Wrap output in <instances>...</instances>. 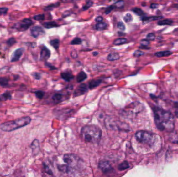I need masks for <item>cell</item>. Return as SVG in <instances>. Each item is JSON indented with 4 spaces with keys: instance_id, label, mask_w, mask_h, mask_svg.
I'll list each match as a JSON object with an SVG mask.
<instances>
[{
    "instance_id": "cell-1",
    "label": "cell",
    "mask_w": 178,
    "mask_h": 177,
    "mask_svg": "<svg viewBox=\"0 0 178 177\" xmlns=\"http://www.w3.org/2000/svg\"><path fill=\"white\" fill-rule=\"evenodd\" d=\"M153 112L155 125L160 131L171 132L174 130L175 121L172 113L157 107H154Z\"/></svg>"
},
{
    "instance_id": "cell-2",
    "label": "cell",
    "mask_w": 178,
    "mask_h": 177,
    "mask_svg": "<svg viewBox=\"0 0 178 177\" xmlns=\"http://www.w3.org/2000/svg\"><path fill=\"white\" fill-rule=\"evenodd\" d=\"M102 131L100 127L94 125L83 126L80 132V136L85 142L97 144L101 139Z\"/></svg>"
},
{
    "instance_id": "cell-3",
    "label": "cell",
    "mask_w": 178,
    "mask_h": 177,
    "mask_svg": "<svg viewBox=\"0 0 178 177\" xmlns=\"http://www.w3.org/2000/svg\"><path fill=\"white\" fill-rule=\"evenodd\" d=\"M31 121V119L30 117L26 116L14 121H9L3 123L0 126V128L3 131L10 132L28 125L30 123Z\"/></svg>"
},
{
    "instance_id": "cell-4",
    "label": "cell",
    "mask_w": 178,
    "mask_h": 177,
    "mask_svg": "<svg viewBox=\"0 0 178 177\" xmlns=\"http://www.w3.org/2000/svg\"><path fill=\"white\" fill-rule=\"evenodd\" d=\"M156 136L152 133L144 130L137 131L135 134V139L139 143L149 146L153 145L156 141Z\"/></svg>"
},
{
    "instance_id": "cell-5",
    "label": "cell",
    "mask_w": 178,
    "mask_h": 177,
    "mask_svg": "<svg viewBox=\"0 0 178 177\" xmlns=\"http://www.w3.org/2000/svg\"><path fill=\"white\" fill-rule=\"evenodd\" d=\"M63 160L71 169H79L83 166V160L75 154H65L63 156Z\"/></svg>"
},
{
    "instance_id": "cell-6",
    "label": "cell",
    "mask_w": 178,
    "mask_h": 177,
    "mask_svg": "<svg viewBox=\"0 0 178 177\" xmlns=\"http://www.w3.org/2000/svg\"><path fill=\"white\" fill-rule=\"evenodd\" d=\"M105 124L106 127L111 130H120V131H128L129 126L124 123L116 120L110 116H107L105 119Z\"/></svg>"
},
{
    "instance_id": "cell-7",
    "label": "cell",
    "mask_w": 178,
    "mask_h": 177,
    "mask_svg": "<svg viewBox=\"0 0 178 177\" xmlns=\"http://www.w3.org/2000/svg\"><path fill=\"white\" fill-rule=\"evenodd\" d=\"M32 24V21L30 19H24L14 25V28L19 31H24L28 30Z\"/></svg>"
},
{
    "instance_id": "cell-8",
    "label": "cell",
    "mask_w": 178,
    "mask_h": 177,
    "mask_svg": "<svg viewBox=\"0 0 178 177\" xmlns=\"http://www.w3.org/2000/svg\"><path fill=\"white\" fill-rule=\"evenodd\" d=\"M98 167L103 173L107 174L114 170L111 164L107 160H101L98 164Z\"/></svg>"
},
{
    "instance_id": "cell-9",
    "label": "cell",
    "mask_w": 178,
    "mask_h": 177,
    "mask_svg": "<svg viewBox=\"0 0 178 177\" xmlns=\"http://www.w3.org/2000/svg\"><path fill=\"white\" fill-rule=\"evenodd\" d=\"M88 91V87L86 84H81L77 87L74 93V97L80 96L84 95Z\"/></svg>"
},
{
    "instance_id": "cell-10",
    "label": "cell",
    "mask_w": 178,
    "mask_h": 177,
    "mask_svg": "<svg viewBox=\"0 0 178 177\" xmlns=\"http://www.w3.org/2000/svg\"><path fill=\"white\" fill-rule=\"evenodd\" d=\"M24 52V48H20L15 50V52L13 53L12 57H11V62L13 63V62L18 61L23 54Z\"/></svg>"
},
{
    "instance_id": "cell-11",
    "label": "cell",
    "mask_w": 178,
    "mask_h": 177,
    "mask_svg": "<svg viewBox=\"0 0 178 177\" xmlns=\"http://www.w3.org/2000/svg\"><path fill=\"white\" fill-rule=\"evenodd\" d=\"M44 33L45 31L43 29L39 26H34L31 29V34L34 38H37L40 35H42Z\"/></svg>"
},
{
    "instance_id": "cell-12",
    "label": "cell",
    "mask_w": 178,
    "mask_h": 177,
    "mask_svg": "<svg viewBox=\"0 0 178 177\" xmlns=\"http://www.w3.org/2000/svg\"><path fill=\"white\" fill-rule=\"evenodd\" d=\"M51 56V52L46 47L43 46L40 53V60L41 61H46Z\"/></svg>"
},
{
    "instance_id": "cell-13",
    "label": "cell",
    "mask_w": 178,
    "mask_h": 177,
    "mask_svg": "<svg viewBox=\"0 0 178 177\" xmlns=\"http://www.w3.org/2000/svg\"><path fill=\"white\" fill-rule=\"evenodd\" d=\"M31 148L32 149V154L34 156L37 155L40 151V144L38 140L35 139L32 142Z\"/></svg>"
},
{
    "instance_id": "cell-14",
    "label": "cell",
    "mask_w": 178,
    "mask_h": 177,
    "mask_svg": "<svg viewBox=\"0 0 178 177\" xmlns=\"http://www.w3.org/2000/svg\"><path fill=\"white\" fill-rule=\"evenodd\" d=\"M61 76L66 82H70L74 78V76L71 71L66 70L61 72Z\"/></svg>"
},
{
    "instance_id": "cell-15",
    "label": "cell",
    "mask_w": 178,
    "mask_h": 177,
    "mask_svg": "<svg viewBox=\"0 0 178 177\" xmlns=\"http://www.w3.org/2000/svg\"><path fill=\"white\" fill-rule=\"evenodd\" d=\"M169 140L172 144H178V130L171 132Z\"/></svg>"
},
{
    "instance_id": "cell-16",
    "label": "cell",
    "mask_w": 178,
    "mask_h": 177,
    "mask_svg": "<svg viewBox=\"0 0 178 177\" xmlns=\"http://www.w3.org/2000/svg\"><path fill=\"white\" fill-rule=\"evenodd\" d=\"M101 79H92L90 81L89 83V88L90 89L94 88L95 87H97L101 84Z\"/></svg>"
},
{
    "instance_id": "cell-17",
    "label": "cell",
    "mask_w": 178,
    "mask_h": 177,
    "mask_svg": "<svg viewBox=\"0 0 178 177\" xmlns=\"http://www.w3.org/2000/svg\"><path fill=\"white\" fill-rule=\"evenodd\" d=\"M129 167H130V165H129L128 162L127 160H124L118 165V169L119 171H123L124 170L127 169Z\"/></svg>"
},
{
    "instance_id": "cell-18",
    "label": "cell",
    "mask_w": 178,
    "mask_h": 177,
    "mask_svg": "<svg viewBox=\"0 0 178 177\" xmlns=\"http://www.w3.org/2000/svg\"><path fill=\"white\" fill-rule=\"evenodd\" d=\"M57 168L60 171L63 172V173H70L71 169V167L67 165H59L57 166Z\"/></svg>"
},
{
    "instance_id": "cell-19",
    "label": "cell",
    "mask_w": 178,
    "mask_h": 177,
    "mask_svg": "<svg viewBox=\"0 0 178 177\" xmlns=\"http://www.w3.org/2000/svg\"><path fill=\"white\" fill-rule=\"evenodd\" d=\"M87 78V75L83 71H81L79 72V73L78 74L77 76V81L78 83H81L85 81V79Z\"/></svg>"
},
{
    "instance_id": "cell-20",
    "label": "cell",
    "mask_w": 178,
    "mask_h": 177,
    "mask_svg": "<svg viewBox=\"0 0 178 177\" xmlns=\"http://www.w3.org/2000/svg\"><path fill=\"white\" fill-rule=\"evenodd\" d=\"M119 58V53H109V55H108L107 60L110 61H115V60H118Z\"/></svg>"
},
{
    "instance_id": "cell-21",
    "label": "cell",
    "mask_w": 178,
    "mask_h": 177,
    "mask_svg": "<svg viewBox=\"0 0 178 177\" xmlns=\"http://www.w3.org/2000/svg\"><path fill=\"white\" fill-rule=\"evenodd\" d=\"M43 26L46 29H51L53 28L59 27V25L55 22H45L43 24Z\"/></svg>"
},
{
    "instance_id": "cell-22",
    "label": "cell",
    "mask_w": 178,
    "mask_h": 177,
    "mask_svg": "<svg viewBox=\"0 0 178 177\" xmlns=\"http://www.w3.org/2000/svg\"><path fill=\"white\" fill-rule=\"evenodd\" d=\"M12 98L11 94L9 92H6L0 96V102L6 101L8 99H11Z\"/></svg>"
},
{
    "instance_id": "cell-23",
    "label": "cell",
    "mask_w": 178,
    "mask_h": 177,
    "mask_svg": "<svg viewBox=\"0 0 178 177\" xmlns=\"http://www.w3.org/2000/svg\"><path fill=\"white\" fill-rule=\"evenodd\" d=\"M63 96L62 94L60 93L55 94L52 97V99L54 102L59 103L61 102L63 100Z\"/></svg>"
},
{
    "instance_id": "cell-24",
    "label": "cell",
    "mask_w": 178,
    "mask_h": 177,
    "mask_svg": "<svg viewBox=\"0 0 178 177\" xmlns=\"http://www.w3.org/2000/svg\"><path fill=\"white\" fill-rule=\"evenodd\" d=\"M172 53L170 51H163V52H158L155 53V55L157 57H163L168 56L172 54Z\"/></svg>"
},
{
    "instance_id": "cell-25",
    "label": "cell",
    "mask_w": 178,
    "mask_h": 177,
    "mask_svg": "<svg viewBox=\"0 0 178 177\" xmlns=\"http://www.w3.org/2000/svg\"><path fill=\"white\" fill-rule=\"evenodd\" d=\"M163 18V17L161 16H154V17H144L142 19V21L143 22H149L153 20H160V19Z\"/></svg>"
},
{
    "instance_id": "cell-26",
    "label": "cell",
    "mask_w": 178,
    "mask_h": 177,
    "mask_svg": "<svg viewBox=\"0 0 178 177\" xmlns=\"http://www.w3.org/2000/svg\"><path fill=\"white\" fill-rule=\"evenodd\" d=\"M106 27H107L106 23H103V22L98 23H97V25H95L96 29L98 31L104 30L106 29Z\"/></svg>"
},
{
    "instance_id": "cell-27",
    "label": "cell",
    "mask_w": 178,
    "mask_h": 177,
    "mask_svg": "<svg viewBox=\"0 0 178 177\" xmlns=\"http://www.w3.org/2000/svg\"><path fill=\"white\" fill-rule=\"evenodd\" d=\"M127 40L125 38H117L114 41V44L115 45H120L124 44L127 43Z\"/></svg>"
},
{
    "instance_id": "cell-28",
    "label": "cell",
    "mask_w": 178,
    "mask_h": 177,
    "mask_svg": "<svg viewBox=\"0 0 178 177\" xmlns=\"http://www.w3.org/2000/svg\"><path fill=\"white\" fill-rule=\"evenodd\" d=\"M9 79L6 78H0V85L2 87H7L8 85Z\"/></svg>"
},
{
    "instance_id": "cell-29",
    "label": "cell",
    "mask_w": 178,
    "mask_h": 177,
    "mask_svg": "<svg viewBox=\"0 0 178 177\" xmlns=\"http://www.w3.org/2000/svg\"><path fill=\"white\" fill-rule=\"evenodd\" d=\"M50 44L55 48L57 49L60 46V41L58 39H54V40H51L50 41Z\"/></svg>"
},
{
    "instance_id": "cell-30",
    "label": "cell",
    "mask_w": 178,
    "mask_h": 177,
    "mask_svg": "<svg viewBox=\"0 0 178 177\" xmlns=\"http://www.w3.org/2000/svg\"><path fill=\"white\" fill-rule=\"evenodd\" d=\"M172 20L170 19H165V20H160L158 22V25L160 26H164V25H172Z\"/></svg>"
},
{
    "instance_id": "cell-31",
    "label": "cell",
    "mask_w": 178,
    "mask_h": 177,
    "mask_svg": "<svg viewBox=\"0 0 178 177\" xmlns=\"http://www.w3.org/2000/svg\"><path fill=\"white\" fill-rule=\"evenodd\" d=\"M141 46L140 47L141 48H143H143L144 49L148 48V46L149 44V42L148 40H142L141 41Z\"/></svg>"
},
{
    "instance_id": "cell-32",
    "label": "cell",
    "mask_w": 178,
    "mask_h": 177,
    "mask_svg": "<svg viewBox=\"0 0 178 177\" xmlns=\"http://www.w3.org/2000/svg\"><path fill=\"white\" fill-rule=\"evenodd\" d=\"M137 15L141 16L143 15V12L141 8H134L132 10Z\"/></svg>"
},
{
    "instance_id": "cell-33",
    "label": "cell",
    "mask_w": 178,
    "mask_h": 177,
    "mask_svg": "<svg viewBox=\"0 0 178 177\" xmlns=\"http://www.w3.org/2000/svg\"><path fill=\"white\" fill-rule=\"evenodd\" d=\"M93 4V2L92 1L88 0V1H86V5L82 8V9H83V10H84V11H85V10H87V9H89V8H91V7L92 6Z\"/></svg>"
},
{
    "instance_id": "cell-34",
    "label": "cell",
    "mask_w": 178,
    "mask_h": 177,
    "mask_svg": "<svg viewBox=\"0 0 178 177\" xmlns=\"http://www.w3.org/2000/svg\"><path fill=\"white\" fill-rule=\"evenodd\" d=\"M82 43V40L79 38H75L71 42V45H80Z\"/></svg>"
},
{
    "instance_id": "cell-35",
    "label": "cell",
    "mask_w": 178,
    "mask_h": 177,
    "mask_svg": "<svg viewBox=\"0 0 178 177\" xmlns=\"http://www.w3.org/2000/svg\"><path fill=\"white\" fill-rule=\"evenodd\" d=\"M35 96L37 97V98L40 99H41L42 98H43L44 95H45V93L42 92V91H41V90H38V91H37L35 92Z\"/></svg>"
},
{
    "instance_id": "cell-36",
    "label": "cell",
    "mask_w": 178,
    "mask_h": 177,
    "mask_svg": "<svg viewBox=\"0 0 178 177\" xmlns=\"http://www.w3.org/2000/svg\"><path fill=\"white\" fill-rule=\"evenodd\" d=\"M34 18L37 21H42L45 19V15L43 14H39L38 15L34 16Z\"/></svg>"
},
{
    "instance_id": "cell-37",
    "label": "cell",
    "mask_w": 178,
    "mask_h": 177,
    "mask_svg": "<svg viewBox=\"0 0 178 177\" xmlns=\"http://www.w3.org/2000/svg\"><path fill=\"white\" fill-rule=\"evenodd\" d=\"M16 43V40L14 38H11L7 41V44L9 46H13Z\"/></svg>"
},
{
    "instance_id": "cell-38",
    "label": "cell",
    "mask_w": 178,
    "mask_h": 177,
    "mask_svg": "<svg viewBox=\"0 0 178 177\" xmlns=\"http://www.w3.org/2000/svg\"><path fill=\"white\" fill-rule=\"evenodd\" d=\"M123 19H124V21H125L126 23L130 22L131 21H132V16H131L130 14L128 13V14H126V16H124Z\"/></svg>"
},
{
    "instance_id": "cell-39",
    "label": "cell",
    "mask_w": 178,
    "mask_h": 177,
    "mask_svg": "<svg viewBox=\"0 0 178 177\" xmlns=\"http://www.w3.org/2000/svg\"><path fill=\"white\" fill-rule=\"evenodd\" d=\"M43 167L45 169V171L46 172V174H49V175H53L52 171H51V170L50 169L49 167L47 165H45V164L43 163Z\"/></svg>"
},
{
    "instance_id": "cell-40",
    "label": "cell",
    "mask_w": 178,
    "mask_h": 177,
    "mask_svg": "<svg viewBox=\"0 0 178 177\" xmlns=\"http://www.w3.org/2000/svg\"><path fill=\"white\" fill-rule=\"evenodd\" d=\"M117 26H118V29H119L120 30L124 31L125 29H126L125 25H124V23H123V22H119L118 24H117Z\"/></svg>"
},
{
    "instance_id": "cell-41",
    "label": "cell",
    "mask_w": 178,
    "mask_h": 177,
    "mask_svg": "<svg viewBox=\"0 0 178 177\" xmlns=\"http://www.w3.org/2000/svg\"><path fill=\"white\" fill-rule=\"evenodd\" d=\"M155 38V35L154 33H149L146 37V39L149 41H153Z\"/></svg>"
},
{
    "instance_id": "cell-42",
    "label": "cell",
    "mask_w": 178,
    "mask_h": 177,
    "mask_svg": "<svg viewBox=\"0 0 178 177\" xmlns=\"http://www.w3.org/2000/svg\"><path fill=\"white\" fill-rule=\"evenodd\" d=\"M143 55H144V53L142 51H139V50H137V51H135L134 53V56L137 57L141 56Z\"/></svg>"
},
{
    "instance_id": "cell-43",
    "label": "cell",
    "mask_w": 178,
    "mask_h": 177,
    "mask_svg": "<svg viewBox=\"0 0 178 177\" xmlns=\"http://www.w3.org/2000/svg\"><path fill=\"white\" fill-rule=\"evenodd\" d=\"M174 109H175V116L178 118V102H175L174 104Z\"/></svg>"
},
{
    "instance_id": "cell-44",
    "label": "cell",
    "mask_w": 178,
    "mask_h": 177,
    "mask_svg": "<svg viewBox=\"0 0 178 177\" xmlns=\"http://www.w3.org/2000/svg\"><path fill=\"white\" fill-rule=\"evenodd\" d=\"M123 5H124V1L120 0V1H118L116 3L115 6H116L117 8H122L123 6Z\"/></svg>"
},
{
    "instance_id": "cell-45",
    "label": "cell",
    "mask_w": 178,
    "mask_h": 177,
    "mask_svg": "<svg viewBox=\"0 0 178 177\" xmlns=\"http://www.w3.org/2000/svg\"><path fill=\"white\" fill-rule=\"evenodd\" d=\"M8 8H0V15H4L8 13Z\"/></svg>"
},
{
    "instance_id": "cell-46",
    "label": "cell",
    "mask_w": 178,
    "mask_h": 177,
    "mask_svg": "<svg viewBox=\"0 0 178 177\" xmlns=\"http://www.w3.org/2000/svg\"><path fill=\"white\" fill-rule=\"evenodd\" d=\"M114 8H115V6H109V7L106 8V11H105V13L107 14V15L109 14Z\"/></svg>"
},
{
    "instance_id": "cell-47",
    "label": "cell",
    "mask_w": 178,
    "mask_h": 177,
    "mask_svg": "<svg viewBox=\"0 0 178 177\" xmlns=\"http://www.w3.org/2000/svg\"><path fill=\"white\" fill-rule=\"evenodd\" d=\"M32 76H34V78L35 79H37V80H39L41 78V74L40 73H37V72H35V73H34L32 74Z\"/></svg>"
},
{
    "instance_id": "cell-48",
    "label": "cell",
    "mask_w": 178,
    "mask_h": 177,
    "mask_svg": "<svg viewBox=\"0 0 178 177\" xmlns=\"http://www.w3.org/2000/svg\"><path fill=\"white\" fill-rule=\"evenodd\" d=\"M55 4H52L50 5H49V6H46V8H45V11H49V10H52L53 9V8L55 7Z\"/></svg>"
},
{
    "instance_id": "cell-49",
    "label": "cell",
    "mask_w": 178,
    "mask_h": 177,
    "mask_svg": "<svg viewBox=\"0 0 178 177\" xmlns=\"http://www.w3.org/2000/svg\"><path fill=\"white\" fill-rule=\"evenodd\" d=\"M71 56L72 58H76L78 57V53H77L76 51H72V52L71 53Z\"/></svg>"
},
{
    "instance_id": "cell-50",
    "label": "cell",
    "mask_w": 178,
    "mask_h": 177,
    "mask_svg": "<svg viewBox=\"0 0 178 177\" xmlns=\"http://www.w3.org/2000/svg\"><path fill=\"white\" fill-rule=\"evenodd\" d=\"M103 20V17L102 16H98L96 18H95V22H97V23H101V22H102Z\"/></svg>"
},
{
    "instance_id": "cell-51",
    "label": "cell",
    "mask_w": 178,
    "mask_h": 177,
    "mask_svg": "<svg viewBox=\"0 0 178 177\" xmlns=\"http://www.w3.org/2000/svg\"><path fill=\"white\" fill-rule=\"evenodd\" d=\"M45 66H46V67H48L52 69V70H55V69H56V68L55 67L52 66L51 64L48 63H45Z\"/></svg>"
},
{
    "instance_id": "cell-52",
    "label": "cell",
    "mask_w": 178,
    "mask_h": 177,
    "mask_svg": "<svg viewBox=\"0 0 178 177\" xmlns=\"http://www.w3.org/2000/svg\"><path fill=\"white\" fill-rule=\"evenodd\" d=\"M158 4L154 3V4H151V5H150V8H152L153 9H155V8H158Z\"/></svg>"
},
{
    "instance_id": "cell-53",
    "label": "cell",
    "mask_w": 178,
    "mask_h": 177,
    "mask_svg": "<svg viewBox=\"0 0 178 177\" xmlns=\"http://www.w3.org/2000/svg\"><path fill=\"white\" fill-rule=\"evenodd\" d=\"M98 54V53L97 52H94L93 53V55L94 56H97Z\"/></svg>"
},
{
    "instance_id": "cell-54",
    "label": "cell",
    "mask_w": 178,
    "mask_h": 177,
    "mask_svg": "<svg viewBox=\"0 0 178 177\" xmlns=\"http://www.w3.org/2000/svg\"><path fill=\"white\" fill-rule=\"evenodd\" d=\"M175 8H177L178 9V4H176L175 5Z\"/></svg>"
}]
</instances>
